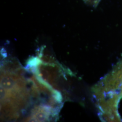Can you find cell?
Instances as JSON below:
<instances>
[{
  "mask_svg": "<svg viewBox=\"0 0 122 122\" xmlns=\"http://www.w3.org/2000/svg\"><path fill=\"white\" fill-rule=\"evenodd\" d=\"M87 4L93 6L94 7H96L99 4L101 0H83Z\"/></svg>",
  "mask_w": 122,
  "mask_h": 122,
  "instance_id": "6da1fadb",
  "label": "cell"
}]
</instances>
